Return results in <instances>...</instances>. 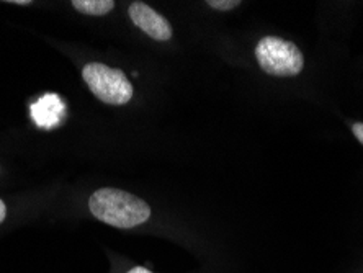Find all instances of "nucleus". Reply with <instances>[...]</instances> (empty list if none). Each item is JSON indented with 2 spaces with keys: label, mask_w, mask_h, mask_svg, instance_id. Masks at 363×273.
Returning a JSON list of instances; mask_svg holds the SVG:
<instances>
[{
  "label": "nucleus",
  "mask_w": 363,
  "mask_h": 273,
  "mask_svg": "<svg viewBox=\"0 0 363 273\" xmlns=\"http://www.w3.org/2000/svg\"><path fill=\"white\" fill-rule=\"evenodd\" d=\"M92 215L113 228L130 229L146 223L151 206L135 195L118 189H100L90 196Z\"/></svg>",
  "instance_id": "1"
},
{
  "label": "nucleus",
  "mask_w": 363,
  "mask_h": 273,
  "mask_svg": "<svg viewBox=\"0 0 363 273\" xmlns=\"http://www.w3.org/2000/svg\"><path fill=\"white\" fill-rule=\"evenodd\" d=\"M255 57L260 69L269 76L293 77L304 67V57L295 43L279 36H265L255 46Z\"/></svg>",
  "instance_id": "2"
},
{
  "label": "nucleus",
  "mask_w": 363,
  "mask_h": 273,
  "mask_svg": "<svg viewBox=\"0 0 363 273\" xmlns=\"http://www.w3.org/2000/svg\"><path fill=\"white\" fill-rule=\"evenodd\" d=\"M84 82L104 104L125 105L133 97V85L125 72L101 62H90L82 71Z\"/></svg>",
  "instance_id": "3"
},
{
  "label": "nucleus",
  "mask_w": 363,
  "mask_h": 273,
  "mask_svg": "<svg viewBox=\"0 0 363 273\" xmlns=\"http://www.w3.org/2000/svg\"><path fill=\"white\" fill-rule=\"evenodd\" d=\"M128 13H130L133 23L152 40L169 41L172 38V26L167 18H164L144 2H133L128 9Z\"/></svg>",
  "instance_id": "4"
},
{
  "label": "nucleus",
  "mask_w": 363,
  "mask_h": 273,
  "mask_svg": "<svg viewBox=\"0 0 363 273\" xmlns=\"http://www.w3.org/2000/svg\"><path fill=\"white\" fill-rule=\"evenodd\" d=\"M31 118L43 130H52L66 118V106L60 95L48 94L31 105Z\"/></svg>",
  "instance_id": "5"
},
{
  "label": "nucleus",
  "mask_w": 363,
  "mask_h": 273,
  "mask_svg": "<svg viewBox=\"0 0 363 273\" xmlns=\"http://www.w3.org/2000/svg\"><path fill=\"white\" fill-rule=\"evenodd\" d=\"M74 9L85 15L101 17L115 9L113 0H74Z\"/></svg>",
  "instance_id": "6"
},
{
  "label": "nucleus",
  "mask_w": 363,
  "mask_h": 273,
  "mask_svg": "<svg viewBox=\"0 0 363 273\" xmlns=\"http://www.w3.org/2000/svg\"><path fill=\"white\" fill-rule=\"evenodd\" d=\"M206 5H208V7L215 9V10H221V12H226V10L236 9L238 5H241V2H239V0H208Z\"/></svg>",
  "instance_id": "7"
},
{
  "label": "nucleus",
  "mask_w": 363,
  "mask_h": 273,
  "mask_svg": "<svg viewBox=\"0 0 363 273\" xmlns=\"http://www.w3.org/2000/svg\"><path fill=\"white\" fill-rule=\"evenodd\" d=\"M352 131H354L355 138L363 144V123H354L352 125Z\"/></svg>",
  "instance_id": "8"
},
{
  "label": "nucleus",
  "mask_w": 363,
  "mask_h": 273,
  "mask_svg": "<svg viewBox=\"0 0 363 273\" xmlns=\"http://www.w3.org/2000/svg\"><path fill=\"white\" fill-rule=\"evenodd\" d=\"M5 215H7V206H5V203L0 200V223L5 219Z\"/></svg>",
  "instance_id": "9"
},
{
  "label": "nucleus",
  "mask_w": 363,
  "mask_h": 273,
  "mask_svg": "<svg viewBox=\"0 0 363 273\" xmlns=\"http://www.w3.org/2000/svg\"><path fill=\"white\" fill-rule=\"evenodd\" d=\"M128 273H152V272H149L147 269H144V267H135V269L130 270Z\"/></svg>",
  "instance_id": "10"
},
{
  "label": "nucleus",
  "mask_w": 363,
  "mask_h": 273,
  "mask_svg": "<svg viewBox=\"0 0 363 273\" xmlns=\"http://www.w3.org/2000/svg\"><path fill=\"white\" fill-rule=\"evenodd\" d=\"M10 4H15V5H30L31 2L30 0H12Z\"/></svg>",
  "instance_id": "11"
}]
</instances>
